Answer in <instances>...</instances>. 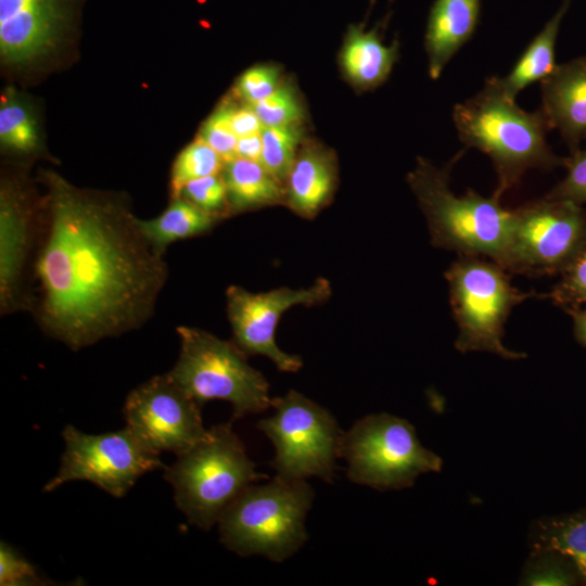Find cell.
<instances>
[{
    "instance_id": "cell-1",
    "label": "cell",
    "mask_w": 586,
    "mask_h": 586,
    "mask_svg": "<svg viewBox=\"0 0 586 586\" xmlns=\"http://www.w3.org/2000/svg\"><path fill=\"white\" fill-rule=\"evenodd\" d=\"M40 225L31 309L39 327L74 351L140 328L168 277L164 255L120 203L55 174Z\"/></svg>"
},
{
    "instance_id": "cell-2",
    "label": "cell",
    "mask_w": 586,
    "mask_h": 586,
    "mask_svg": "<svg viewBox=\"0 0 586 586\" xmlns=\"http://www.w3.org/2000/svg\"><path fill=\"white\" fill-rule=\"evenodd\" d=\"M458 138L466 148L486 154L495 168L501 196L533 168L551 170L564 166L566 157L553 153L547 142L549 124L543 111L526 112L489 77L473 97L453 110Z\"/></svg>"
},
{
    "instance_id": "cell-3",
    "label": "cell",
    "mask_w": 586,
    "mask_h": 586,
    "mask_svg": "<svg viewBox=\"0 0 586 586\" xmlns=\"http://www.w3.org/2000/svg\"><path fill=\"white\" fill-rule=\"evenodd\" d=\"M460 151L445 167L419 158L407 181L425 216L434 246L459 255L488 257L500 264L511 227L512 209L494 194L485 198L473 190L456 195L450 171Z\"/></svg>"
},
{
    "instance_id": "cell-4",
    "label": "cell",
    "mask_w": 586,
    "mask_h": 586,
    "mask_svg": "<svg viewBox=\"0 0 586 586\" xmlns=\"http://www.w3.org/2000/svg\"><path fill=\"white\" fill-rule=\"evenodd\" d=\"M315 493L306 480L276 475L249 485L221 513V543L239 556H263L282 562L308 539L305 527Z\"/></svg>"
},
{
    "instance_id": "cell-5",
    "label": "cell",
    "mask_w": 586,
    "mask_h": 586,
    "mask_svg": "<svg viewBox=\"0 0 586 586\" xmlns=\"http://www.w3.org/2000/svg\"><path fill=\"white\" fill-rule=\"evenodd\" d=\"M178 509L202 530L218 522L224 510L249 485L265 477L256 470L231 423L207 429L205 436L165 468Z\"/></svg>"
},
{
    "instance_id": "cell-6",
    "label": "cell",
    "mask_w": 586,
    "mask_h": 586,
    "mask_svg": "<svg viewBox=\"0 0 586 586\" xmlns=\"http://www.w3.org/2000/svg\"><path fill=\"white\" fill-rule=\"evenodd\" d=\"M507 272L494 260L471 255H459L446 270L449 304L458 328L455 348L460 353L487 352L505 359L526 357L504 345L505 323L514 306L547 294L518 290Z\"/></svg>"
},
{
    "instance_id": "cell-7",
    "label": "cell",
    "mask_w": 586,
    "mask_h": 586,
    "mask_svg": "<svg viewBox=\"0 0 586 586\" xmlns=\"http://www.w3.org/2000/svg\"><path fill=\"white\" fill-rule=\"evenodd\" d=\"M180 351L169 377L201 407L214 399L231 404L233 418L271 406L269 384L234 343L199 328L179 326Z\"/></svg>"
},
{
    "instance_id": "cell-8",
    "label": "cell",
    "mask_w": 586,
    "mask_h": 586,
    "mask_svg": "<svg viewBox=\"0 0 586 586\" xmlns=\"http://www.w3.org/2000/svg\"><path fill=\"white\" fill-rule=\"evenodd\" d=\"M342 457L352 482L380 491L410 487L419 475L443 468L410 422L385 412L366 416L344 433Z\"/></svg>"
},
{
    "instance_id": "cell-9",
    "label": "cell",
    "mask_w": 586,
    "mask_h": 586,
    "mask_svg": "<svg viewBox=\"0 0 586 586\" xmlns=\"http://www.w3.org/2000/svg\"><path fill=\"white\" fill-rule=\"evenodd\" d=\"M275 413L257 428L275 448L271 461L277 475L286 480L319 477L331 482L342 457L344 433L329 410L291 390L272 398Z\"/></svg>"
},
{
    "instance_id": "cell-10",
    "label": "cell",
    "mask_w": 586,
    "mask_h": 586,
    "mask_svg": "<svg viewBox=\"0 0 586 586\" xmlns=\"http://www.w3.org/2000/svg\"><path fill=\"white\" fill-rule=\"evenodd\" d=\"M586 242V209L565 200L540 199L512 209L500 266L527 276L559 275Z\"/></svg>"
},
{
    "instance_id": "cell-11",
    "label": "cell",
    "mask_w": 586,
    "mask_h": 586,
    "mask_svg": "<svg viewBox=\"0 0 586 586\" xmlns=\"http://www.w3.org/2000/svg\"><path fill=\"white\" fill-rule=\"evenodd\" d=\"M65 449L58 473L43 487L52 492L71 481H89L113 497H123L144 473L164 468L160 454L146 447L129 428L102 434L63 430Z\"/></svg>"
},
{
    "instance_id": "cell-12",
    "label": "cell",
    "mask_w": 586,
    "mask_h": 586,
    "mask_svg": "<svg viewBox=\"0 0 586 586\" xmlns=\"http://www.w3.org/2000/svg\"><path fill=\"white\" fill-rule=\"evenodd\" d=\"M331 284L319 278L308 288L282 286L268 292L252 293L231 285L226 292L227 314L234 343L246 355H263L280 371L296 372L303 366L297 355L288 354L276 343V329L281 316L295 305L314 306L331 296Z\"/></svg>"
},
{
    "instance_id": "cell-13",
    "label": "cell",
    "mask_w": 586,
    "mask_h": 586,
    "mask_svg": "<svg viewBox=\"0 0 586 586\" xmlns=\"http://www.w3.org/2000/svg\"><path fill=\"white\" fill-rule=\"evenodd\" d=\"M126 426L151 450L184 453L206 434L201 406L168 373L132 390L125 402Z\"/></svg>"
},
{
    "instance_id": "cell-14",
    "label": "cell",
    "mask_w": 586,
    "mask_h": 586,
    "mask_svg": "<svg viewBox=\"0 0 586 586\" xmlns=\"http://www.w3.org/2000/svg\"><path fill=\"white\" fill-rule=\"evenodd\" d=\"M39 231V219L23 186L15 179H3L0 190L1 315L29 308L24 281Z\"/></svg>"
},
{
    "instance_id": "cell-15",
    "label": "cell",
    "mask_w": 586,
    "mask_h": 586,
    "mask_svg": "<svg viewBox=\"0 0 586 586\" xmlns=\"http://www.w3.org/2000/svg\"><path fill=\"white\" fill-rule=\"evenodd\" d=\"M71 17V0H0V52L22 64L47 53Z\"/></svg>"
},
{
    "instance_id": "cell-16",
    "label": "cell",
    "mask_w": 586,
    "mask_h": 586,
    "mask_svg": "<svg viewBox=\"0 0 586 586\" xmlns=\"http://www.w3.org/2000/svg\"><path fill=\"white\" fill-rule=\"evenodd\" d=\"M542 107L550 129H557L571 153L586 140V55L557 64L540 81Z\"/></svg>"
},
{
    "instance_id": "cell-17",
    "label": "cell",
    "mask_w": 586,
    "mask_h": 586,
    "mask_svg": "<svg viewBox=\"0 0 586 586\" xmlns=\"http://www.w3.org/2000/svg\"><path fill=\"white\" fill-rule=\"evenodd\" d=\"M482 0H435L430 9L424 44L429 74L436 79L451 58L471 39Z\"/></svg>"
},
{
    "instance_id": "cell-18",
    "label": "cell",
    "mask_w": 586,
    "mask_h": 586,
    "mask_svg": "<svg viewBox=\"0 0 586 586\" xmlns=\"http://www.w3.org/2000/svg\"><path fill=\"white\" fill-rule=\"evenodd\" d=\"M285 182V204L301 217H315L329 203L335 189L334 156L318 145L303 148Z\"/></svg>"
},
{
    "instance_id": "cell-19",
    "label": "cell",
    "mask_w": 586,
    "mask_h": 586,
    "mask_svg": "<svg viewBox=\"0 0 586 586\" xmlns=\"http://www.w3.org/2000/svg\"><path fill=\"white\" fill-rule=\"evenodd\" d=\"M398 56V43L385 46L378 31L351 26L342 50L341 62L346 76L361 88L382 84Z\"/></svg>"
},
{
    "instance_id": "cell-20",
    "label": "cell",
    "mask_w": 586,
    "mask_h": 586,
    "mask_svg": "<svg viewBox=\"0 0 586 586\" xmlns=\"http://www.w3.org/2000/svg\"><path fill=\"white\" fill-rule=\"evenodd\" d=\"M221 176L230 214L285 203V186L259 162L235 157L224 164Z\"/></svg>"
},
{
    "instance_id": "cell-21",
    "label": "cell",
    "mask_w": 586,
    "mask_h": 586,
    "mask_svg": "<svg viewBox=\"0 0 586 586\" xmlns=\"http://www.w3.org/2000/svg\"><path fill=\"white\" fill-rule=\"evenodd\" d=\"M571 3L572 0H563L558 11L532 39L510 73L505 77H497L499 87L508 97L515 99L523 89L542 81L555 69L557 38Z\"/></svg>"
},
{
    "instance_id": "cell-22",
    "label": "cell",
    "mask_w": 586,
    "mask_h": 586,
    "mask_svg": "<svg viewBox=\"0 0 586 586\" xmlns=\"http://www.w3.org/2000/svg\"><path fill=\"white\" fill-rule=\"evenodd\" d=\"M137 225L160 254L174 242L208 232L220 219L183 196L171 199L166 209L152 219L137 218Z\"/></svg>"
},
{
    "instance_id": "cell-23",
    "label": "cell",
    "mask_w": 586,
    "mask_h": 586,
    "mask_svg": "<svg viewBox=\"0 0 586 586\" xmlns=\"http://www.w3.org/2000/svg\"><path fill=\"white\" fill-rule=\"evenodd\" d=\"M530 544L531 548H550L566 556L586 581V511L535 521Z\"/></svg>"
},
{
    "instance_id": "cell-24",
    "label": "cell",
    "mask_w": 586,
    "mask_h": 586,
    "mask_svg": "<svg viewBox=\"0 0 586 586\" xmlns=\"http://www.w3.org/2000/svg\"><path fill=\"white\" fill-rule=\"evenodd\" d=\"M582 578L574 563L561 552L550 548H531L519 585L569 586Z\"/></svg>"
},
{
    "instance_id": "cell-25",
    "label": "cell",
    "mask_w": 586,
    "mask_h": 586,
    "mask_svg": "<svg viewBox=\"0 0 586 586\" xmlns=\"http://www.w3.org/2000/svg\"><path fill=\"white\" fill-rule=\"evenodd\" d=\"M224 161L204 140L198 137L176 157L170 173L171 199L180 196L183 187L195 179L219 175Z\"/></svg>"
},
{
    "instance_id": "cell-26",
    "label": "cell",
    "mask_w": 586,
    "mask_h": 586,
    "mask_svg": "<svg viewBox=\"0 0 586 586\" xmlns=\"http://www.w3.org/2000/svg\"><path fill=\"white\" fill-rule=\"evenodd\" d=\"M0 140L5 148L20 153H31L39 145L38 129L30 110L14 95H5L1 101Z\"/></svg>"
},
{
    "instance_id": "cell-27",
    "label": "cell",
    "mask_w": 586,
    "mask_h": 586,
    "mask_svg": "<svg viewBox=\"0 0 586 586\" xmlns=\"http://www.w3.org/2000/svg\"><path fill=\"white\" fill-rule=\"evenodd\" d=\"M260 164L279 181L285 182L301 141L298 125L265 127L262 131Z\"/></svg>"
},
{
    "instance_id": "cell-28",
    "label": "cell",
    "mask_w": 586,
    "mask_h": 586,
    "mask_svg": "<svg viewBox=\"0 0 586 586\" xmlns=\"http://www.w3.org/2000/svg\"><path fill=\"white\" fill-rule=\"evenodd\" d=\"M559 275L547 297L564 311L586 305V242Z\"/></svg>"
},
{
    "instance_id": "cell-29",
    "label": "cell",
    "mask_w": 586,
    "mask_h": 586,
    "mask_svg": "<svg viewBox=\"0 0 586 586\" xmlns=\"http://www.w3.org/2000/svg\"><path fill=\"white\" fill-rule=\"evenodd\" d=\"M249 105L265 127L298 125L302 118V106L295 92L283 85L267 98Z\"/></svg>"
},
{
    "instance_id": "cell-30",
    "label": "cell",
    "mask_w": 586,
    "mask_h": 586,
    "mask_svg": "<svg viewBox=\"0 0 586 586\" xmlns=\"http://www.w3.org/2000/svg\"><path fill=\"white\" fill-rule=\"evenodd\" d=\"M180 196L221 219L230 215L227 188L222 176L213 175L188 182Z\"/></svg>"
},
{
    "instance_id": "cell-31",
    "label": "cell",
    "mask_w": 586,
    "mask_h": 586,
    "mask_svg": "<svg viewBox=\"0 0 586 586\" xmlns=\"http://www.w3.org/2000/svg\"><path fill=\"white\" fill-rule=\"evenodd\" d=\"M232 106L221 105L203 124L200 138L204 140L224 163L237 157L238 137L231 126Z\"/></svg>"
},
{
    "instance_id": "cell-32",
    "label": "cell",
    "mask_w": 586,
    "mask_h": 586,
    "mask_svg": "<svg viewBox=\"0 0 586 586\" xmlns=\"http://www.w3.org/2000/svg\"><path fill=\"white\" fill-rule=\"evenodd\" d=\"M565 177L546 195L549 200H565L576 204H586V146L566 157Z\"/></svg>"
},
{
    "instance_id": "cell-33",
    "label": "cell",
    "mask_w": 586,
    "mask_h": 586,
    "mask_svg": "<svg viewBox=\"0 0 586 586\" xmlns=\"http://www.w3.org/2000/svg\"><path fill=\"white\" fill-rule=\"evenodd\" d=\"M279 87V71L272 65H257L245 71L237 82V92L250 103L270 95Z\"/></svg>"
},
{
    "instance_id": "cell-34",
    "label": "cell",
    "mask_w": 586,
    "mask_h": 586,
    "mask_svg": "<svg viewBox=\"0 0 586 586\" xmlns=\"http://www.w3.org/2000/svg\"><path fill=\"white\" fill-rule=\"evenodd\" d=\"M0 584H40V578L34 568L3 542L0 548Z\"/></svg>"
},
{
    "instance_id": "cell-35",
    "label": "cell",
    "mask_w": 586,
    "mask_h": 586,
    "mask_svg": "<svg viewBox=\"0 0 586 586\" xmlns=\"http://www.w3.org/2000/svg\"><path fill=\"white\" fill-rule=\"evenodd\" d=\"M231 126L238 138L262 133L265 128L250 105L239 109L232 107Z\"/></svg>"
},
{
    "instance_id": "cell-36",
    "label": "cell",
    "mask_w": 586,
    "mask_h": 586,
    "mask_svg": "<svg viewBox=\"0 0 586 586\" xmlns=\"http://www.w3.org/2000/svg\"><path fill=\"white\" fill-rule=\"evenodd\" d=\"M263 150L262 133L242 137L238 139L237 157L260 162Z\"/></svg>"
},
{
    "instance_id": "cell-37",
    "label": "cell",
    "mask_w": 586,
    "mask_h": 586,
    "mask_svg": "<svg viewBox=\"0 0 586 586\" xmlns=\"http://www.w3.org/2000/svg\"><path fill=\"white\" fill-rule=\"evenodd\" d=\"M573 322V333L576 341L586 347V305L566 310Z\"/></svg>"
}]
</instances>
